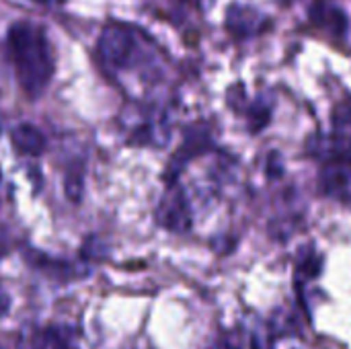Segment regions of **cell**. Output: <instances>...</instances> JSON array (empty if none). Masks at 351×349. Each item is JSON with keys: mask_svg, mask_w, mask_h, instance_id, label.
<instances>
[{"mask_svg": "<svg viewBox=\"0 0 351 349\" xmlns=\"http://www.w3.org/2000/svg\"><path fill=\"white\" fill-rule=\"evenodd\" d=\"M8 51L19 84L29 97H39L53 76V56L41 27L19 21L8 29Z\"/></svg>", "mask_w": 351, "mask_h": 349, "instance_id": "6da1fadb", "label": "cell"}, {"mask_svg": "<svg viewBox=\"0 0 351 349\" xmlns=\"http://www.w3.org/2000/svg\"><path fill=\"white\" fill-rule=\"evenodd\" d=\"M134 49L132 31L121 25H109L103 29L99 37V53L101 60L111 68H121L128 64Z\"/></svg>", "mask_w": 351, "mask_h": 349, "instance_id": "7a4b0ae2", "label": "cell"}, {"mask_svg": "<svg viewBox=\"0 0 351 349\" xmlns=\"http://www.w3.org/2000/svg\"><path fill=\"white\" fill-rule=\"evenodd\" d=\"M323 191L341 202H351V158H333L321 173Z\"/></svg>", "mask_w": 351, "mask_h": 349, "instance_id": "3957f363", "label": "cell"}, {"mask_svg": "<svg viewBox=\"0 0 351 349\" xmlns=\"http://www.w3.org/2000/svg\"><path fill=\"white\" fill-rule=\"evenodd\" d=\"M158 218L171 230H185L189 226V210L179 191H171L162 197Z\"/></svg>", "mask_w": 351, "mask_h": 349, "instance_id": "277c9868", "label": "cell"}, {"mask_svg": "<svg viewBox=\"0 0 351 349\" xmlns=\"http://www.w3.org/2000/svg\"><path fill=\"white\" fill-rule=\"evenodd\" d=\"M10 138H12L14 148L23 154H29V156H37L45 148V138H43L41 130H37L31 123H19L12 130Z\"/></svg>", "mask_w": 351, "mask_h": 349, "instance_id": "5b68a950", "label": "cell"}, {"mask_svg": "<svg viewBox=\"0 0 351 349\" xmlns=\"http://www.w3.org/2000/svg\"><path fill=\"white\" fill-rule=\"evenodd\" d=\"M66 193L70 195L72 202L80 200V195H82V179H80V175H70L66 179Z\"/></svg>", "mask_w": 351, "mask_h": 349, "instance_id": "8992f818", "label": "cell"}, {"mask_svg": "<svg viewBox=\"0 0 351 349\" xmlns=\"http://www.w3.org/2000/svg\"><path fill=\"white\" fill-rule=\"evenodd\" d=\"M33 2H39V4H56L58 0H33Z\"/></svg>", "mask_w": 351, "mask_h": 349, "instance_id": "52a82bcc", "label": "cell"}, {"mask_svg": "<svg viewBox=\"0 0 351 349\" xmlns=\"http://www.w3.org/2000/svg\"><path fill=\"white\" fill-rule=\"evenodd\" d=\"M0 132H2V121H0Z\"/></svg>", "mask_w": 351, "mask_h": 349, "instance_id": "ba28073f", "label": "cell"}]
</instances>
